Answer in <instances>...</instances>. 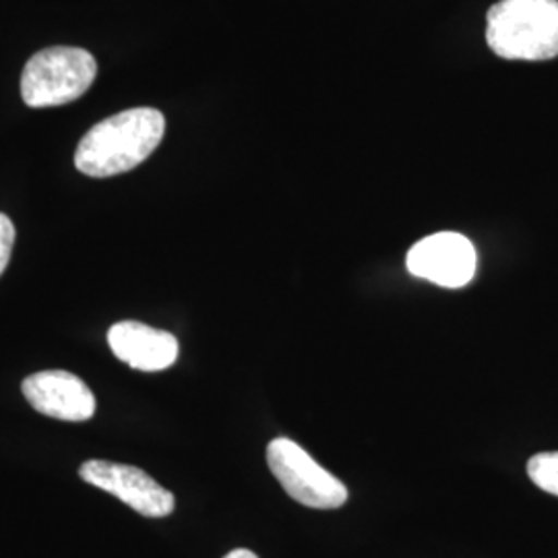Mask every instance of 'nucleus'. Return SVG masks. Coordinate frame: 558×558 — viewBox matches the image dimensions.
Segmentation results:
<instances>
[{"label":"nucleus","instance_id":"f257e3e1","mask_svg":"<svg viewBox=\"0 0 558 558\" xmlns=\"http://www.w3.org/2000/svg\"><path fill=\"white\" fill-rule=\"evenodd\" d=\"M166 133L156 108H133L101 120L80 141L75 168L92 179L119 177L147 160Z\"/></svg>","mask_w":558,"mask_h":558},{"label":"nucleus","instance_id":"7ed1b4c3","mask_svg":"<svg viewBox=\"0 0 558 558\" xmlns=\"http://www.w3.org/2000/svg\"><path fill=\"white\" fill-rule=\"evenodd\" d=\"M98 75L94 54L73 46L44 48L27 60L21 98L29 108H52L80 100Z\"/></svg>","mask_w":558,"mask_h":558},{"label":"nucleus","instance_id":"9d476101","mask_svg":"<svg viewBox=\"0 0 558 558\" xmlns=\"http://www.w3.org/2000/svg\"><path fill=\"white\" fill-rule=\"evenodd\" d=\"M15 244V226L4 214H0V276L4 274Z\"/></svg>","mask_w":558,"mask_h":558},{"label":"nucleus","instance_id":"1a4fd4ad","mask_svg":"<svg viewBox=\"0 0 558 558\" xmlns=\"http://www.w3.org/2000/svg\"><path fill=\"white\" fill-rule=\"evenodd\" d=\"M527 476L544 493L558 497V451L538 453L530 459Z\"/></svg>","mask_w":558,"mask_h":558},{"label":"nucleus","instance_id":"0eeeda50","mask_svg":"<svg viewBox=\"0 0 558 558\" xmlns=\"http://www.w3.org/2000/svg\"><path fill=\"white\" fill-rule=\"evenodd\" d=\"M23 398L48 418L85 422L96 414V398L83 380L66 371H41L23 380Z\"/></svg>","mask_w":558,"mask_h":558},{"label":"nucleus","instance_id":"20e7f679","mask_svg":"<svg viewBox=\"0 0 558 558\" xmlns=\"http://www.w3.org/2000/svg\"><path fill=\"white\" fill-rule=\"evenodd\" d=\"M267 463L281 488L304 507L338 509L348 500V488L294 440L283 437L271 440Z\"/></svg>","mask_w":558,"mask_h":558},{"label":"nucleus","instance_id":"9b49d317","mask_svg":"<svg viewBox=\"0 0 558 558\" xmlns=\"http://www.w3.org/2000/svg\"><path fill=\"white\" fill-rule=\"evenodd\" d=\"M223 558H259L255 553H251V550H246V548H236V550H232V553H228Z\"/></svg>","mask_w":558,"mask_h":558},{"label":"nucleus","instance_id":"6e6552de","mask_svg":"<svg viewBox=\"0 0 558 558\" xmlns=\"http://www.w3.org/2000/svg\"><path fill=\"white\" fill-rule=\"evenodd\" d=\"M108 345L114 356L143 373L170 368L179 359V339L168 331L137 320H122L110 327Z\"/></svg>","mask_w":558,"mask_h":558},{"label":"nucleus","instance_id":"423d86ee","mask_svg":"<svg viewBox=\"0 0 558 558\" xmlns=\"http://www.w3.org/2000/svg\"><path fill=\"white\" fill-rule=\"evenodd\" d=\"M408 271L440 288L468 286L478 267V255L470 240L458 232H439L416 242L408 253Z\"/></svg>","mask_w":558,"mask_h":558},{"label":"nucleus","instance_id":"f03ea898","mask_svg":"<svg viewBox=\"0 0 558 558\" xmlns=\"http://www.w3.org/2000/svg\"><path fill=\"white\" fill-rule=\"evenodd\" d=\"M486 41L500 59H555L558 0H500L486 15Z\"/></svg>","mask_w":558,"mask_h":558},{"label":"nucleus","instance_id":"39448f33","mask_svg":"<svg viewBox=\"0 0 558 558\" xmlns=\"http://www.w3.org/2000/svg\"><path fill=\"white\" fill-rule=\"evenodd\" d=\"M80 476L145 518H166L174 511V495L135 465L89 459L81 465Z\"/></svg>","mask_w":558,"mask_h":558}]
</instances>
